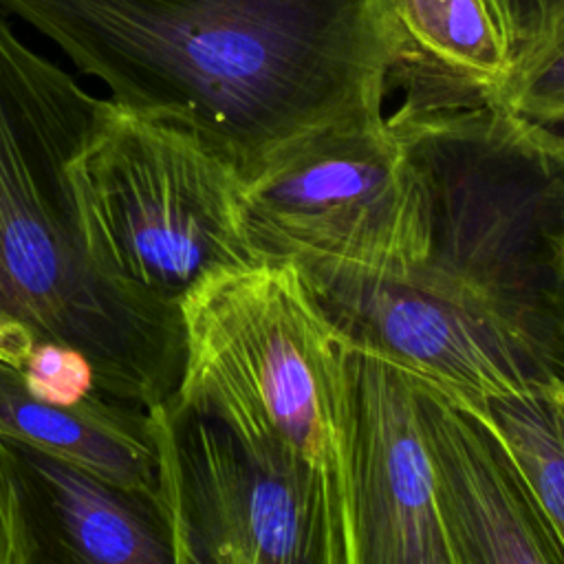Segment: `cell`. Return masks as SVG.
Returning a JSON list of instances; mask_svg holds the SVG:
<instances>
[{
	"instance_id": "6da1fadb",
	"label": "cell",
	"mask_w": 564,
	"mask_h": 564,
	"mask_svg": "<svg viewBox=\"0 0 564 564\" xmlns=\"http://www.w3.org/2000/svg\"><path fill=\"white\" fill-rule=\"evenodd\" d=\"M388 121L425 256L401 278L295 264L317 304L352 348L463 394L564 383V134L482 95L408 97Z\"/></svg>"
},
{
	"instance_id": "7a4b0ae2",
	"label": "cell",
	"mask_w": 564,
	"mask_h": 564,
	"mask_svg": "<svg viewBox=\"0 0 564 564\" xmlns=\"http://www.w3.org/2000/svg\"><path fill=\"white\" fill-rule=\"evenodd\" d=\"M108 97L196 130L253 176L383 115L405 44L388 0H0Z\"/></svg>"
},
{
	"instance_id": "3957f363",
	"label": "cell",
	"mask_w": 564,
	"mask_h": 564,
	"mask_svg": "<svg viewBox=\"0 0 564 564\" xmlns=\"http://www.w3.org/2000/svg\"><path fill=\"white\" fill-rule=\"evenodd\" d=\"M101 104L0 11V364L59 341L88 357L104 392L154 410L181 383V306L95 267L68 176Z\"/></svg>"
},
{
	"instance_id": "277c9868",
	"label": "cell",
	"mask_w": 564,
	"mask_h": 564,
	"mask_svg": "<svg viewBox=\"0 0 564 564\" xmlns=\"http://www.w3.org/2000/svg\"><path fill=\"white\" fill-rule=\"evenodd\" d=\"M178 306L185 364L170 401L216 419L256 456L308 482L352 564V344L284 260L218 269Z\"/></svg>"
},
{
	"instance_id": "5b68a950",
	"label": "cell",
	"mask_w": 564,
	"mask_h": 564,
	"mask_svg": "<svg viewBox=\"0 0 564 564\" xmlns=\"http://www.w3.org/2000/svg\"><path fill=\"white\" fill-rule=\"evenodd\" d=\"M68 176L90 260L137 297L178 306L205 275L258 260L238 167L185 123L104 97Z\"/></svg>"
},
{
	"instance_id": "8992f818",
	"label": "cell",
	"mask_w": 564,
	"mask_h": 564,
	"mask_svg": "<svg viewBox=\"0 0 564 564\" xmlns=\"http://www.w3.org/2000/svg\"><path fill=\"white\" fill-rule=\"evenodd\" d=\"M242 212L258 260L401 278L427 249L423 189L388 115L330 128L245 178Z\"/></svg>"
},
{
	"instance_id": "52a82bcc",
	"label": "cell",
	"mask_w": 564,
	"mask_h": 564,
	"mask_svg": "<svg viewBox=\"0 0 564 564\" xmlns=\"http://www.w3.org/2000/svg\"><path fill=\"white\" fill-rule=\"evenodd\" d=\"M152 416L176 564H344L308 482L196 410L167 401Z\"/></svg>"
},
{
	"instance_id": "ba28073f",
	"label": "cell",
	"mask_w": 564,
	"mask_h": 564,
	"mask_svg": "<svg viewBox=\"0 0 564 564\" xmlns=\"http://www.w3.org/2000/svg\"><path fill=\"white\" fill-rule=\"evenodd\" d=\"M350 368L352 564H452L414 372L361 348Z\"/></svg>"
},
{
	"instance_id": "9c48e42d",
	"label": "cell",
	"mask_w": 564,
	"mask_h": 564,
	"mask_svg": "<svg viewBox=\"0 0 564 564\" xmlns=\"http://www.w3.org/2000/svg\"><path fill=\"white\" fill-rule=\"evenodd\" d=\"M434 496L452 564H564V549L487 421L421 379Z\"/></svg>"
},
{
	"instance_id": "30bf717a",
	"label": "cell",
	"mask_w": 564,
	"mask_h": 564,
	"mask_svg": "<svg viewBox=\"0 0 564 564\" xmlns=\"http://www.w3.org/2000/svg\"><path fill=\"white\" fill-rule=\"evenodd\" d=\"M42 564H176L165 505L33 445L4 438Z\"/></svg>"
},
{
	"instance_id": "8fae6325",
	"label": "cell",
	"mask_w": 564,
	"mask_h": 564,
	"mask_svg": "<svg viewBox=\"0 0 564 564\" xmlns=\"http://www.w3.org/2000/svg\"><path fill=\"white\" fill-rule=\"evenodd\" d=\"M0 434L163 502L154 416L132 401L101 392L79 405L46 403L0 364Z\"/></svg>"
},
{
	"instance_id": "7c38bea8",
	"label": "cell",
	"mask_w": 564,
	"mask_h": 564,
	"mask_svg": "<svg viewBox=\"0 0 564 564\" xmlns=\"http://www.w3.org/2000/svg\"><path fill=\"white\" fill-rule=\"evenodd\" d=\"M412 68L487 95L513 62V42L496 0H388Z\"/></svg>"
},
{
	"instance_id": "4fadbf2b",
	"label": "cell",
	"mask_w": 564,
	"mask_h": 564,
	"mask_svg": "<svg viewBox=\"0 0 564 564\" xmlns=\"http://www.w3.org/2000/svg\"><path fill=\"white\" fill-rule=\"evenodd\" d=\"M449 392L498 434L564 549V383L491 394Z\"/></svg>"
},
{
	"instance_id": "5bb4252c",
	"label": "cell",
	"mask_w": 564,
	"mask_h": 564,
	"mask_svg": "<svg viewBox=\"0 0 564 564\" xmlns=\"http://www.w3.org/2000/svg\"><path fill=\"white\" fill-rule=\"evenodd\" d=\"M482 97L546 126L564 123V11L513 57L505 79Z\"/></svg>"
},
{
	"instance_id": "9a60e30c",
	"label": "cell",
	"mask_w": 564,
	"mask_h": 564,
	"mask_svg": "<svg viewBox=\"0 0 564 564\" xmlns=\"http://www.w3.org/2000/svg\"><path fill=\"white\" fill-rule=\"evenodd\" d=\"M2 366L15 372L31 397L46 403L79 405L104 392L88 357L59 341L35 339Z\"/></svg>"
},
{
	"instance_id": "2e32d148",
	"label": "cell",
	"mask_w": 564,
	"mask_h": 564,
	"mask_svg": "<svg viewBox=\"0 0 564 564\" xmlns=\"http://www.w3.org/2000/svg\"><path fill=\"white\" fill-rule=\"evenodd\" d=\"M0 564H42L22 480L0 434Z\"/></svg>"
},
{
	"instance_id": "e0dca14e",
	"label": "cell",
	"mask_w": 564,
	"mask_h": 564,
	"mask_svg": "<svg viewBox=\"0 0 564 564\" xmlns=\"http://www.w3.org/2000/svg\"><path fill=\"white\" fill-rule=\"evenodd\" d=\"M513 42V57L564 11V0H496Z\"/></svg>"
}]
</instances>
